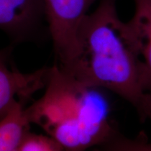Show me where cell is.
<instances>
[{"instance_id":"obj_10","label":"cell","mask_w":151,"mask_h":151,"mask_svg":"<svg viewBox=\"0 0 151 151\" xmlns=\"http://www.w3.org/2000/svg\"><path fill=\"white\" fill-rule=\"evenodd\" d=\"M136 110L141 120H151V92H145Z\"/></svg>"},{"instance_id":"obj_6","label":"cell","mask_w":151,"mask_h":151,"mask_svg":"<svg viewBox=\"0 0 151 151\" xmlns=\"http://www.w3.org/2000/svg\"><path fill=\"white\" fill-rule=\"evenodd\" d=\"M134 14L127 22L140 52V82L144 92H151V0H133Z\"/></svg>"},{"instance_id":"obj_3","label":"cell","mask_w":151,"mask_h":151,"mask_svg":"<svg viewBox=\"0 0 151 151\" xmlns=\"http://www.w3.org/2000/svg\"><path fill=\"white\" fill-rule=\"evenodd\" d=\"M98 0H43L48 35L58 63L72 52L81 22Z\"/></svg>"},{"instance_id":"obj_5","label":"cell","mask_w":151,"mask_h":151,"mask_svg":"<svg viewBox=\"0 0 151 151\" xmlns=\"http://www.w3.org/2000/svg\"><path fill=\"white\" fill-rule=\"evenodd\" d=\"M45 22L43 0H0V30L14 44L37 39Z\"/></svg>"},{"instance_id":"obj_2","label":"cell","mask_w":151,"mask_h":151,"mask_svg":"<svg viewBox=\"0 0 151 151\" xmlns=\"http://www.w3.org/2000/svg\"><path fill=\"white\" fill-rule=\"evenodd\" d=\"M42 96L25 108L30 124L41 127L66 151H86L109 140L116 130L108 105L92 88L55 64Z\"/></svg>"},{"instance_id":"obj_8","label":"cell","mask_w":151,"mask_h":151,"mask_svg":"<svg viewBox=\"0 0 151 151\" xmlns=\"http://www.w3.org/2000/svg\"><path fill=\"white\" fill-rule=\"evenodd\" d=\"M99 147L100 151H151V141L141 134L129 138L117 132Z\"/></svg>"},{"instance_id":"obj_7","label":"cell","mask_w":151,"mask_h":151,"mask_svg":"<svg viewBox=\"0 0 151 151\" xmlns=\"http://www.w3.org/2000/svg\"><path fill=\"white\" fill-rule=\"evenodd\" d=\"M29 126L24 104L18 103L0 118V151H16Z\"/></svg>"},{"instance_id":"obj_1","label":"cell","mask_w":151,"mask_h":151,"mask_svg":"<svg viewBox=\"0 0 151 151\" xmlns=\"http://www.w3.org/2000/svg\"><path fill=\"white\" fill-rule=\"evenodd\" d=\"M140 62L137 39L127 22L120 20L116 0H99L81 22L71 53L56 65L87 86L118 94L137 109L145 93Z\"/></svg>"},{"instance_id":"obj_9","label":"cell","mask_w":151,"mask_h":151,"mask_svg":"<svg viewBox=\"0 0 151 151\" xmlns=\"http://www.w3.org/2000/svg\"><path fill=\"white\" fill-rule=\"evenodd\" d=\"M16 151H66L55 139L47 134L29 130L24 134Z\"/></svg>"},{"instance_id":"obj_4","label":"cell","mask_w":151,"mask_h":151,"mask_svg":"<svg viewBox=\"0 0 151 151\" xmlns=\"http://www.w3.org/2000/svg\"><path fill=\"white\" fill-rule=\"evenodd\" d=\"M14 48L11 45L0 49V118L44 89L48 78L50 67L26 73L19 70L13 62Z\"/></svg>"}]
</instances>
